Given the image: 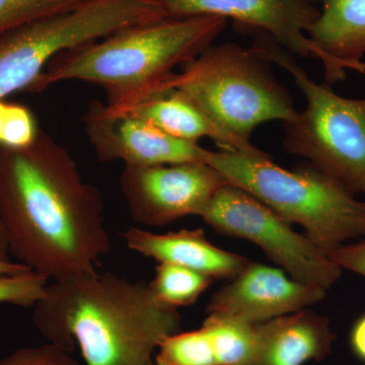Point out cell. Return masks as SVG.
Wrapping results in <instances>:
<instances>
[{"instance_id": "obj_1", "label": "cell", "mask_w": 365, "mask_h": 365, "mask_svg": "<svg viewBox=\"0 0 365 365\" xmlns=\"http://www.w3.org/2000/svg\"><path fill=\"white\" fill-rule=\"evenodd\" d=\"M0 220L11 258L53 281L96 272L111 249L100 193L41 131L26 148L0 146Z\"/></svg>"}, {"instance_id": "obj_2", "label": "cell", "mask_w": 365, "mask_h": 365, "mask_svg": "<svg viewBox=\"0 0 365 365\" xmlns=\"http://www.w3.org/2000/svg\"><path fill=\"white\" fill-rule=\"evenodd\" d=\"M33 309L43 337L68 353L78 347L86 365H155L160 342L182 324L148 283L98 271L53 281Z\"/></svg>"}, {"instance_id": "obj_3", "label": "cell", "mask_w": 365, "mask_h": 365, "mask_svg": "<svg viewBox=\"0 0 365 365\" xmlns=\"http://www.w3.org/2000/svg\"><path fill=\"white\" fill-rule=\"evenodd\" d=\"M227 24L222 16H195L124 29L61 53L31 91L67 81L93 83L106 91L110 111H125L146 98L163 95V86L175 69L212 45Z\"/></svg>"}, {"instance_id": "obj_4", "label": "cell", "mask_w": 365, "mask_h": 365, "mask_svg": "<svg viewBox=\"0 0 365 365\" xmlns=\"http://www.w3.org/2000/svg\"><path fill=\"white\" fill-rule=\"evenodd\" d=\"M206 163L230 184L257 197L290 225L297 223L327 254L365 237V201L311 163L288 170L268 153L209 150Z\"/></svg>"}, {"instance_id": "obj_5", "label": "cell", "mask_w": 365, "mask_h": 365, "mask_svg": "<svg viewBox=\"0 0 365 365\" xmlns=\"http://www.w3.org/2000/svg\"><path fill=\"white\" fill-rule=\"evenodd\" d=\"M254 46L210 45L165 83L190 98L228 135L242 143L259 125L297 116L294 98Z\"/></svg>"}, {"instance_id": "obj_6", "label": "cell", "mask_w": 365, "mask_h": 365, "mask_svg": "<svg viewBox=\"0 0 365 365\" xmlns=\"http://www.w3.org/2000/svg\"><path fill=\"white\" fill-rule=\"evenodd\" d=\"M252 46L287 71L306 98V108L283 124L284 150L307 158L354 195L365 196V98H345L316 83L268 34L257 31Z\"/></svg>"}, {"instance_id": "obj_7", "label": "cell", "mask_w": 365, "mask_h": 365, "mask_svg": "<svg viewBox=\"0 0 365 365\" xmlns=\"http://www.w3.org/2000/svg\"><path fill=\"white\" fill-rule=\"evenodd\" d=\"M145 0H86L0 37V101L32 90L52 60L148 19Z\"/></svg>"}, {"instance_id": "obj_8", "label": "cell", "mask_w": 365, "mask_h": 365, "mask_svg": "<svg viewBox=\"0 0 365 365\" xmlns=\"http://www.w3.org/2000/svg\"><path fill=\"white\" fill-rule=\"evenodd\" d=\"M201 217L220 234L254 242L294 279L328 292L342 276V269L307 235L230 182L216 192Z\"/></svg>"}, {"instance_id": "obj_9", "label": "cell", "mask_w": 365, "mask_h": 365, "mask_svg": "<svg viewBox=\"0 0 365 365\" xmlns=\"http://www.w3.org/2000/svg\"><path fill=\"white\" fill-rule=\"evenodd\" d=\"M227 179L206 163L127 167L120 188L129 212L139 225L163 227L203 215Z\"/></svg>"}, {"instance_id": "obj_10", "label": "cell", "mask_w": 365, "mask_h": 365, "mask_svg": "<svg viewBox=\"0 0 365 365\" xmlns=\"http://www.w3.org/2000/svg\"><path fill=\"white\" fill-rule=\"evenodd\" d=\"M170 19L215 16L232 19L242 29L268 34L292 54L326 58L307 33L318 19L316 0H158Z\"/></svg>"}, {"instance_id": "obj_11", "label": "cell", "mask_w": 365, "mask_h": 365, "mask_svg": "<svg viewBox=\"0 0 365 365\" xmlns=\"http://www.w3.org/2000/svg\"><path fill=\"white\" fill-rule=\"evenodd\" d=\"M88 140L98 160H122L127 167L206 163L209 150L198 143L169 135L150 122L113 113L101 103L85 117Z\"/></svg>"}, {"instance_id": "obj_12", "label": "cell", "mask_w": 365, "mask_h": 365, "mask_svg": "<svg viewBox=\"0 0 365 365\" xmlns=\"http://www.w3.org/2000/svg\"><path fill=\"white\" fill-rule=\"evenodd\" d=\"M326 294L323 288L294 279L282 269L250 262L211 297L205 312L259 324L309 309Z\"/></svg>"}, {"instance_id": "obj_13", "label": "cell", "mask_w": 365, "mask_h": 365, "mask_svg": "<svg viewBox=\"0 0 365 365\" xmlns=\"http://www.w3.org/2000/svg\"><path fill=\"white\" fill-rule=\"evenodd\" d=\"M337 334L330 319L302 309L256 324V350L250 365H304L324 361Z\"/></svg>"}, {"instance_id": "obj_14", "label": "cell", "mask_w": 365, "mask_h": 365, "mask_svg": "<svg viewBox=\"0 0 365 365\" xmlns=\"http://www.w3.org/2000/svg\"><path fill=\"white\" fill-rule=\"evenodd\" d=\"M132 251L158 263H170L202 273L213 280H232L249 265L242 255L225 251L208 241L201 228L153 234L132 227L122 235Z\"/></svg>"}, {"instance_id": "obj_15", "label": "cell", "mask_w": 365, "mask_h": 365, "mask_svg": "<svg viewBox=\"0 0 365 365\" xmlns=\"http://www.w3.org/2000/svg\"><path fill=\"white\" fill-rule=\"evenodd\" d=\"M318 19L309 40L325 56L326 83L344 81L347 71L365 73V0H316Z\"/></svg>"}, {"instance_id": "obj_16", "label": "cell", "mask_w": 365, "mask_h": 365, "mask_svg": "<svg viewBox=\"0 0 365 365\" xmlns=\"http://www.w3.org/2000/svg\"><path fill=\"white\" fill-rule=\"evenodd\" d=\"M118 114L130 115L150 122L169 135L182 140L198 143L199 139L210 138L222 150L248 155L264 153L251 143L237 140L218 128L198 106L177 91L146 98Z\"/></svg>"}, {"instance_id": "obj_17", "label": "cell", "mask_w": 365, "mask_h": 365, "mask_svg": "<svg viewBox=\"0 0 365 365\" xmlns=\"http://www.w3.org/2000/svg\"><path fill=\"white\" fill-rule=\"evenodd\" d=\"M201 328L212 346L216 364H251L256 350V324L208 314Z\"/></svg>"}, {"instance_id": "obj_18", "label": "cell", "mask_w": 365, "mask_h": 365, "mask_svg": "<svg viewBox=\"0 0 365 365\" xmlns=\"http://www.w3.org/2000/svg\"><path fill=\"white\" fill-rule=\"evenodd\" d=\"M202 273L170 263H160L148 287L155 300L172 309L190 306L197 302L213 283Z\"/></svg>"}, {"instance_id": "obj_19", "label": "cell", "mask_w": 365, "mask_h": 365, "mask_svg": "<svg viewBox=\"0 0 365 365\" xmlns=\"http://www.w3.org/2000/svg\"><path fill=\"white\" fill-rule=\"evenodd\" d=\"M155 365H217L212 346L202 328L177 332L160 342Z\"/></svg>"}, {"instance_id": "obj_20", "label": "cell", "mask_w": 365, "mask_h": 365, "mask_svg": "<svg viewBox=\"0 0 365 365\" xmlns=\"http://www.w3.org/2000/svg\"><path fill=\"white\" fill-rule=\"evenodd\" d=\"M86 0H0V37L41 19L78 6Z\"/></svg>"}, {"instance_id": "obj_21", "label": "cell", "mask_w": 365, "mask_h": 365, "mask_svg": "<svg viewBox=\"0 0 365 365\" xmlns=\"http://www.w3.org/2000/svg\"><path fill=\"white\" fill-rule=\"evenodd\" d=\"M49 278L36 271L0 273V304L34 307L45 297Z\"/></svg>"}, {"instance_id": "obj_22", "label": "cell", "mask_w": 365, "mask_h": 365, "mask_svg": "<svg viewBox=\"0 0 365 365\" xmlns=\"http://www.w3.org/2000/svg\"><path fill=\"white\" fill-rule=\"evenodd\" d=\"M39 132L30 110L21 105L7 104L0 146L26 148L36 140Z\"/></svg>"}, {"instance_id": "obj_23", "label": "cell", "mask_w": 365, "mask_h": 365, "mask_svg": "<svg viewBox=\"0 0 365 365\" xmlns=\"http://www.w3.org/2000/svg\"><path fill=\"white\" fill-rule=\"evenodd\" d=\"M0 365H81L72 359L71 353L57 346L47 344L24 347L0 359Z\"/></svg>"}, {"instance_id": "obj_24", "label": "cell", "mask_w": 365, "mask_h": 365, "mask_svg": "<svg viewBox=\"0 0 365 365\" xmlns=\"http://www.w3.org/2000/svg\"><path fill=\"white\" fill-rule=\"evenodd\" d=\"M329 257L342 270L365 277V237L353 244L342 245L331 252Z\"/></svg>"}, {"instance_id": "obj_25", "label": "cell", "mask_w": 365, "mask_h": 365, "mask_svg": "<svg viewBox=\"0 0 365 365\" xmlns=\"http://www.w3.org/2000/svg\"><path fill=\"white\" fill-rule=\"evenodd\" d=\"M349 341L355 356L365 362V314L353 325Z\"/></svg>"}, {"instance_id": "obj_26", "label": "cell", "mask_w": 365, "mask_h": 365, "mask_svg": "<svg viewBox=\"0 0 365 365\" xmlns=\"http://www.w3.org/2000/svg\"><path fill=\"white\" fill-rule=\"evenodd\" d=\"M28 270H31V269L18 262L0 260V273L14 274Z\"/></svg>"}, {"instance_id": "obj_27", "label": "cell", "mask_w": 365, "mask_h": 365, "mask_svg": "<svg viewBox=\"0 0 365 365\" xmlns=\"http://www.w3.org/2000/svg\"><path fill=\"white\" fill-rule=\"evenodd\" d=\"M0 260L11 261V255H9V245H7L6 241V232H4L1 220H0Z\"/></svg>"}, {"instance_id": "obj_28", "label": "cell", "mask_w": 365, "mask_h": 365, "mask_svg": "<svg viewBox=\"0 0 365 365\" xmlns=\"http://www.w3.org/2000/svg\"><path fill=\"white\" fill-rule=\"evenodd\" d=\"M7 103L0 101V138H1L2 130H4V117H6Z\"/></svg>"}]
</instances>
